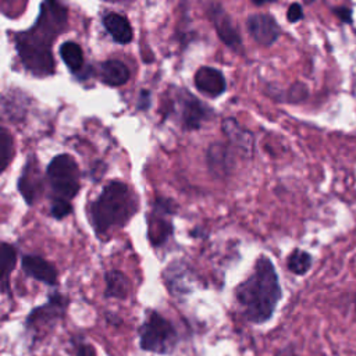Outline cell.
<instances>
[{
    "label": "cell",
    "instance_id": "1",
    "mask_svg": "<svg viewBox=\"0 0 356 356\" xmlns=\"http://www.w3.org/2000/svg\"><path fill=\"white\" fill-rule=\"evenodd\" d=\"M65 26V6L60 0H43L36 22L15 36V49L21 63L33 75L46 76L54 72L51 44Z\"/></svg>",
    "mask_w": 356,
    "mask_h": 356
},
{
    "label": "cell",
    "instance_id": "2",
    "mask_svg": "<svg viewBox=\"0 0 356 356\" xmlns=\"http://www.w3.org/2000/svg\"><path fill=\"white\" fill-rule=\"evenodd\" d=\"M282 289L274 263L266 254H260L250 274L235 288V302L245 320L253 324L267 323L280 300Z\"/></svg>",
    "mask_w": 356,
    "mask_h": 356
},
{
    "label": "cell",
    "instance_id": "3",
    "mask_svg": "<svg viewBox=\"0 0 356 356\" xmlns=\"http://www.w3.org/2000/svg\"><path fill=\"white\" fill-rule=\"evenodd\" d=\"M138 211V200L127 184L108 182L88 204L89 222L99 238L111 229L125 227Z\"/></svg>",
    "mask_w": 356,
    "mask_h": 356
},
{
    "label": "cell",
    "instance_id": "4",
    "mask_svg": "<svg viewBox=\"0 0 356 356\" xmlns=\"http://www.w3.org/2000/svg\"><path fill=\"white\" fill-rule=\"evenodd\" d=\"M139 348L156 355H171L179 341L174 324L157 310H147L138 330Z\"/></svg>",
    "mask_w": 356,
    "mask_h": 356
},
{
    "label": "cell",
    "instance_id": "5",
    "mask_svg": "<svg viewBox=\"0 0 356 356\" xmlns=\"http://www.w3.org/2000/svg\"><path fill=\"white\" fill-rule=\"evenodd\" d=\"M70 305V298L57 289L47 293V300L39 305L28 313L24 321V330L32 337L33 341L42 338L47 331L54 328V325L64 320L67 316V309Z\"/></svg>",
    "mask_w": 356,
    "mask_h": 356
},
{
    "label": "cell",
    "instance_id": "6",
    "mask_svg": "<svg viewBox=\"0 0 356 356\" xmlns=\"http://www.w3.org/2000/svg\"><path fill=\"white\" fill-rule=\"evenodd\" d=\"M46 172L56 197L71 200L79 192V168L70 154L56 156L49 163Z\"/></svg>",
    "mask_w": 356,
    "mask_h": 356
},
{
    "label": "cell",
    "instance_id": "7",
    "mask_svg": "<svg viewBox=\"0 0 356 356\" xmlns=\"http://www.w3.org/2000/svg\"><path fill=\"white\" fill-rule=\"evenodd\" d=\"M175 213V204L170 199L157 197L153 210L147 214V239L153 248H161L174 232L170 216Z\"/></svg>",
    "mask_w": 356,
    "mask_h": 356
},
{
    "label": "cell",
    "instance_id": "8",
    "mask_svg": "<svg viewBox=\"0 0 356 356\" xmlns=\"http://www.w3.org/2000/svg\"><path fill=\"white\" fill-rule=\"evenodd\" d=\"M21 268L24 274L29 278H33L47 286H58V271L57 268L39 254L25 253L21 257Z\"/></svg>",
    "mask_w": 356,
    "mask_h": 356
},
{
    "label": "cell",
    "instance_id": "9",
    "mask_svg": "<svg viewBox=\"0 0 356 356\" xmlns=\"http://www.w3.org/2000/svg\"><path fill=\"white\" fill-rule=\"evenodd\" d=\"M178 104L181 106L179 115L181 122L186 129H197L210 115V110L196 99L192 93L182 90V95L178 96Z\"/></svg>",
    "mask_w": 356,
    "mask_h": 356
},
{
    "label": "cell",
    "instance_id": "10",
    "mask_svg": "<svg viewBox=\"0 0 356 356\" xmlns=\"http://www.w3.org/2000/svg\"><path fill=\"white\" fill-rule=\"evenodd\" d=\"M248 32L261 46L273 44L280 36V25L270 14H253L246 21Z\"/></svg>",
    "mask_w": 356,
    "mask_h": 356
},
{
    "label": "cell",
    "instance_id": "11",
    "mask_svg": "<svg viewBox=\"0 0 356 356\" xmlns=\"http://www.w3.org/2000/svg\"><path fill=\"white\" fill-rule=\"evenodd\" d=\"M18 191L22 195L26 204H33L40 196L42 175L35 159H29L21 171L18 179Z\"/></svg>",
    "mask_w": 356,
    "mask_h": 356
},
{
    "label": "cell",
    "instance_id": "12",
    "mask_svg": "<svg viewBox=\"0 0 356 356\" xmlns=\"http://www.w3.org/2000/svg\"><path fill=\"white\" fill-rule=\"evenodd\" d=\"M210 19L220 36V39L232 50H241L242 42L238 31L235 29L231 17L218 4L210 7Z\"/></svg>",
    "mask_w": 356,
    "mask_h": 356
},
{
    "label": "cell",
    "instance_id": "13",
    "mask_svg": "<svg viewBox=\"0 0 356 356\" xmlns=\"http://www.w3.org/2000/svg\"><path fill=\"white\" fill-rule=\"evenodd\" d=\"M195 86L199 92L217 97L225 92L227 83L222 72L213 67H200L195 74Z\"/></svg>",
    "mask_w": 356,
    "mask_h": 356
},
{
    "label": "cell",
    "instance_id": "14",
    "mask_svg": "<svg viewBox=\"0 0 356 356\" xmlns=\"http://www.w3.org/2000/svg\"><path fill=\"white\" fill-rule=\"evenodd\" d=\"M188 277H191V271L186 264L182 261H172L163 273L164 284L171 295L182 296L191 291V284Z\"/></svg>",
    "mask_w": 356,
    "mask_h": 356
},
{
    "label": "cell",
    "instance_id": "15",
    "mask_svg": "<svg viewBox=\"0 0 356 356\" xmlns=\"http://www.w3.org/2000/svg\"><path fill=\"white\" fill-rule=\"evenodd\" d=\"M131 293V281L128 275L120 270L111 268L104 273V292L107 299L125 300Z\"/></svg>",
    "mask_w": 356,
    "mask_h": 356
},
{
    "label": "cell",
    "instance_id": "16",
    "mask_svg": "<svg viewBox=\"0 0 356 356\" xmlns=\"http://www.w3.org/2000/svg\"><path fill=\"white\" fill-rule=\"evenodd\" d=\"M222 132L227 135V138L242 152L248 153L249 156L253 152V135L242 128L235 118H225L222 121Z\"/></svg>",
    "mask_w": 356,
    "mask_h": 356
},
{
    "label": "cell",
    "instance_id": "17",
    "mask_svg": "<svg viewBox=\"0 0 356 356\" xmlns=\"http://www.w3.org/2000/svg\"><path fill=\"white\" fill-rule=\"evenodd\" d=\"M103 25L117 43L125 44L132 40V36H134L132 28L124 15L118 13H110L104 15Z\"/></svg>",
    "mask_w": 356,
    "mask_h": 356
},
{
    "label": "cell",
    "instance_id": "18",
    "mask_svg": "<svg viewBox=\"0 0 356 356\" xmlns=\"http://www.w3.org/2000/svg\"><path fill=\"white\" fill-rule=\"evenodd\" d=\"M17 248L13 243L1 242L0 246V267H1V284L0 289L1 293L10 295V275L14 271L15 263H17Z\"/></svg>",
    "mask_w": 356,
    "mask_h": 356
},
{
    "label": "cell",
    "instance_id": "19",
    "mask_svg": "<svg viewBox=\"0 0 356 356\" xmlns=\"http://www.w3.org/2000/svg\"><path fill=\"white\" fill-rule=\"evenodd\" d=\"M100 78L106 85L121 86L129 79V70L120 60H107L100 65Z\"/></svg>",
    "mask_w": 356,
    "mask_h": 356
},
{
    "label": "cell",
    "instance_id": "20",
    "mask_svg": "<svg viewBox=\"0 0 356 356\" xmlns=\"http://www.w3.org/2000/svg\"><path fill=\"white\" fill-rule=\"evenodd\" d=\"M207 164L211 172L217 175L227 174L232 167L231 154L228 149L221 143L211 145L207 150Z\"/></svg>",
    "mask_w": 356,
    "mask_h": 356
},
{
    "label": "cell",
    "instance_id": "21",
    "mask_svg": "<svg viewBox=\"0 0 356 356\" xmlns=\"http://www.w3.org/2000/svg\"><path fill=\"white\" fill-rule=\"evenodd\" d=\"M60 57L72 72H79L83 67V53L75 42H64L60 46Z\"/></svg>",
    "mask_w": 356,
    "mask_h": 356
},
{
    "label": "cell",
    "instance_id": "22",
    "mask_svg": "<svg viewBox=\"0 0 356 356\" xmlns=\"http://www.w3.org/2000/svg\"><path fill=\"white\" fill-rule=\"evenodd\" d=\"M312 254L302 249H293L286 259V268L295 275H305L312 267Z\"/></svg>",
    "mask_w": 356,
    "mask_h": 356
},
{
    "label": "cell",
    "instance_id": "23",
    "mask_svg": "<svg viewBox=\"0 0 356 356\" xmlns=\"http://www.w3.org/2000/svg\"><path fill=\"white\" fill-rule=\"evenodd\" d=\"M13 157V138L6 128L0 131V161H1V171H4L11 161Z\"/></svg>",
    "mask_w": 356,
    "mask_h": 356
},
{
    "label": "cell",
    "instance_id": "24",
    "mask_svg": "<svg viewBox=\"0 0 356 356\" xmlns=\"http://www.w3.org/2000/svg\"><path fill=\"white\" fill-rule=\"evenodd\" d=\"M72 213L71 202L61 197H54L50 204V216L56 220H63Z\"/></svg>",
    "mask_w": 356,
    "mask_h": 356
},
{
    "label": "cell",
    "instance_id": "25",
    "mask_svg": "<svg viewBox=\"0 0 356 356\" xmlns=\"http://www.w3.org/2000/svg\"><path fill=\"white\" fill-rule=\"evenodd\" d=\"M75 356H96V349L90 342L83 341L81 337L75 335L71 338Z\"/></svg>",
    "mask_w": 356,
    "mask_h": 356
},
{
    "label": "cell",
    "instance_id": "26",
    "mask_svg": "<svg viewBox=\"0 0 356 356\" xmlns=\"http://www.w3.org/2000/svg\"><path fill=\"white\" fill-rule=\"evenodd\" d=\"M286 18L289 22H298L303 18V10L299 3H292L286 11Z\"/></svg>",
    "mask_w": 356,
    "mask_h": 356
},
{
    "label": "cell",
    "instance_id": "27",
    "mask_svg": "<svg viewBox=\"0 0 356 356\" xmlns=\"http://www.w3.org/2000/svg\"><path fill=\"white\" fill-rule=\"evenodd\" d=\"M139 108H147L150 106V93L147 90H142L138 102Z\"/></svg>",
    "mask_w": 356,
    "mask_h": 356
},
{
    "label": "cell",
    "instance_id": "28",
    "mask_svg": "<svg viewBox=\"0 0 356 356\" xmlns=\"http://www.w3.org/2000/svg\"><path fill=\"white\" fill-rule=\"evenodd\" d=\"M335 14L345 22H350L352 21V17H350V10L349 8H345V7H339L337 10H334Z\"/></svg>",
    "mask_w": 356,
    "mask_h": 356
},
{
    "label": "cell",
    "instance_id": "29",
    "mask_svg": "<svg viewBox=\"0 0 356 356\" xmlns=\"http://www.w3.org/2000/svg\"><path fill=\"white\" fill-rule=\"evenodd\" d=\"M106 320H107V323H110V324H113V325H120L121 323H122V318L121 317H118V316H114V314H106Z\"/></svg>",
    "mask_w": 356,
    "mask_h": 356
},
{
    "label": "cell",
    "instance_id": "30",
    "mask_svg": "<svg viewBox=\"0 0 356 356\" xmlns=\"http://www.w3.org/2000/svg\"><path fill=\"white\" fill-rule=\"evenodd\" d=\"M275 356H296V353H295L292 346H286V348L281 349Z\"/></svg>",
    "mask_w": 356,
    "mask_h": 356
},
{
    "label": "cell",
    "instance_id": "31",
    "mask_svg": "<svg viewBox=\"0 0 356 356\" xmlns=\"http://www.w3.org/2000/svg\"><path fill=\"white\" fill-rule=\"evenodd\" d=\"M256 6H261V4H266V3H273V1H277V0H252Z\"/></svg>",
    "mask_w": 356,
    "mask_h": 356
},
{
    "label": "cell",
    "instance_id": "32",
    "mask_svg": "<svg viewBox=\"0 0 356 356\" xmlns=\"http://www.w3.org/2000/svg\"><path fill=\"white\" fill-rule=\"evenodd\" d=\"M108 1H128V0H108Z\"/></svg>",
    "mask_w": 356,
    "mask_h": 356
},
{
    "label": "cell",
    "instance_id": "33",
    "mask_svg": "<svg viewBox=\"0 0 356 356\" xmlns=\"http://www.w3.org/2000/svg\"><path fill=\"white\" fill-rule=\"evenodd\" d=\"M355 307H356V295H355Z\"/></svg>",
    "mask_w": 356,
    "mask_h": 356
}]
</instances>
